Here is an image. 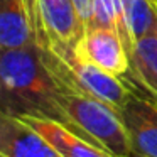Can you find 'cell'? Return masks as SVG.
Segmentation results:
<instances>
[{
	"label": "cell",
	"mask_w": 157,
	"mask_h": 157,
	"mask_svg": "<svg viewBox=\"0 0 157 157\" xmlns=\"http://www.w3.org/2000/svg\"><path fill=\"white\" fill-rule=\"evenodd\" d=\"M0 4V49H21L34 44V0H2Z\"/></svg>",
	"instance_id": "obj_8"
},
{
	"label": "cell",
	"mask_w": 157,
	"mask_h": 157,
	"mask_svg": "<svg viewBox=\"0 0 157 157\" xmlns=\"http://www.w3.org/2000/svg\"><path fill=\"white\" fill-rule=\"evenodd\" d=\"M128 75L157 100V32L135 41L130 51Z\"/></svg>",
	"instance_id": "obj_10"
},
{
	"label": "cell",
	"mask_w": 157,
	"mask_h": 157,
	"mask_svg": "<svg viewBox=\"0 0 157 157\" xmlns=\"http://www.w3.org/2000/svg\"><path fill=\"white\" fill-rule=\"evenodd\" d=\"M76 52L91 64L101 68L118 78H127L130 73V54L123 39L113 29L86 27L81 39L75 46Z\"/></svg>",
	"instance_id": "obj_4"
},
{
	"label": "cell",
	"mask_w": 157,
	"mask_h": 157,
	"mask_svg": "<svg viewBox=\"0 0 157 157\" xmlns=\"http://www.w3.org/2000/svg\"><path fill=\"white\" fill-rule=\"evenodd\" d=\"M155 4H157V0H155Z\"/></svg>",
	"instance_id": "obj_15"
},
{
	"label": "cell",
	"mask_w": 157,
	"mask_h": 157,
	"mask_svg": "<svg viewBox=\"0 0 157 157\" xmlns=\"http://www.w3.org/2000/svg\"><path fill=\"white\" fill-rule=\"evenodd\" d=\"M132 157H142V155H137V154H132Z\"/></svg>",
	"instance_id": "obj_13"
},
{
	"label": "cell",
	"mask_w": 157,
	"mask_h": 157,
	"mask_svg": "<svg viewBox=\"0 0 157 157\" xmlns=\"http://www.w3.org/2000/svg\"><path fill=\"white\" fill-rule=\"evenodd\" d=\"M125 9L127 25L132 42L157 32V4L155 0H122ZM133 48V46H132Z\"/></svg>",
	"instance_id": "obj_11"
},
{
	"label": "cell",
	"mask_w": 157,
	"mask_h": 157,
	"mask_svg": "<svg viewBox=\"0 0 157 157\" xmlns=\"http://www.w3.org/2000/svg\"><path fill=\"white\" fill-rule=\"evenodd\" d=\"M120 115L128 132L133 154L157 157V100L132 93Z\"/></svg>",
	"instance_id": "obj_6"
},
{
	"label": "cell",
	"mask_w": 157,
	"mask_h": 157,
	"mask_svg": "<svg viewBox=\"0 0 157 157\" xmlns=\"http://www.w3.org/2000/svg\"><path fill=\"white\" fill-rule=\"evenodd\" d=\"M73 5L78 12V17L81 21L83 27L86 29L91 24L93 15H95V0H73Z\"/></svg>",
	"instance_id": "obj_12"
},
{
	"label": "cell",
	"mask_w": 157,
	"mask_h": 157,
	"mask_svg": "<svg viewBox=\"0 0 157 157\" xmlns=\"http://www.w3.org/2000/svg\"><path fill=\"white\" fill-rule=\"evenodd\" d=\"M37 44H48L59 58L63 59L68 69L71 71L76 85L86 93L93 95L95 98L108 103L110 106L122 112L123 105L130 95L133 93V86L127 78H118L110 73L103 71L101 68L91 64L85 58L76 52L75 46H63V44H54L51 41H39Z\"/></svg>",
	"instance_id": "obj_3"
},
{
	"label": "cell",
	"mask_w": 157,
	"mask_h": 157,
	"mask_svg": "<svg viewBox=\"0 0 157 157\" xmlns=\"http://www.w3.org/2000/svg\"><path fill=\"white\" fill-rule=\"evenodd\" d=\"M0 81L4 113L46 117L63 123V112L58 103L61 86L36 42L27 48L2 51Z\"/></svg>",
	"instance_id": "obj_2"
},
{
	"label": "cell",
	"mask_w": 157,
	"mask_h": 157,
	"mask_svg": "<svg viewBox=\"0 0 157 157\" xmlns=\"http://www.w3.org/2000/svg\"><path fill=\"white\" fill-rule=\"evenodd\" d=\"M36 42L51 41L54 44L76 46L85 27L78 17L73 0H34Z\"/></svg>",
	"instance_id": "obj_5"
},
{
	"label": "cell",
	"mask_w": 157,
	"mask_h": 157,
	"mask_svg": "<svg viewBox=\"0 0 157 157\" xmlns=\"http://www.w3.org/2000/svg\"><path fill=\"white\" fill-rule=\"evenodd\" d=\"M0 155L4 157H64L51 142L14 115H2Z\"/></svg>",
	"instance_id": "obj_7"
},
{
	"label": "cell",
	"mask_w": 157,
	"mask_h": 157,
	"mask_svg": "<svg viewBox=\"0 0 157 157\" xmlns=\"http://www.w3.org/2000/svg\"><path fill=\"white\" fill-rule=\"evenodd\" d=\"M0 157H4V155H0Z\"/></svg>",
	"instance_id": "obj_14"
},
{
	"label": "cell",
	"mask_w": 157,
	"mask_h": 157,
	"mask_svg": "<svg viewBox=\"0 0 157 157\" xmlns=\"http://www.w3.org/2000/svg\"><path fill=\"white\" fill-rule=\"evenodd\" d=\"M42 58L61 86L58 103L63 112V123L112 155L132 157V142L122 115L108 103L79 88L68 66L52 49L42 52Z\"/></svg>",
	"instance_id": "obj_1"
},
{
	"label": "cell",
	"mask_w": 157,
	"mask_h": 157,
	"mask_svg": "<svg viewBox=\"0 0 157 157\" xmlns=\"http://www.w3.org/2000/svg\"><path fill=\"white\" fill-rule=\"evenodd\" d=\"M17 118L51 142L64 157H115L100 145L88 142L58 120L34 115H19Z\"/></svg>",
	"instance_id": "obj_9"
}]
</instances>
